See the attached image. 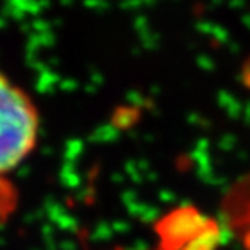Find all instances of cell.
I'll return each instance as SVG.
<instances>
[{"label": "cell", "instance_id": "cell-1", "mask_svg": "<svg viewBox=\"0 0 250 250\" xmlns=\"http://www.w3.org/2000/svg\"><path fill=\"white\" fill-rule=\"evenodd\" d=\"M38 132L39 116L31 98L0 72V176L29 156Z\"/></svg>", "mask_w": 250, "mask_h": 250}, {"label": "cell", "instance_id": "cell-2", "mask_svg": "<svg viewBox=\"0 0 250 250\" xmlns=\"http://www.w3.org/2000/svg\"><path fill=\"white\" fill-rule=\"evenodd\" d=\"M207 221L208 219H205L193 207L172 211L158 224V231L163 239V250H177L184 244L190 242L202 232Z\"/></svg>", "mask_w": 250, "mask_h": 250}, {"label": "cell", "instance_id": "cell-3", "mask_svg": "<svg viewBox=\"0 0 250 250\" xmlns=\"http://www.w3.org/2000/svg\"><path fill=\"white\" fill-rule=\"evenodd\" d=\"M219 241H221V229L214 219H208L202 232L192 239L184 250H216Z\"/></svg>", "mask_w": 250, "mask_h": 250}, {"label": "cell", "instance_id": "cell-4", "mask_svg": "<svg viewBox=\"0 0 250 250\" xmlns=\"http://www.w3.org/2000/svg\"><path fill=\"white\" fill-rule=\"evenodd\" d=\"M10 192H5L3 187H2V184H0V211H2L3 208H8V205H5L7 203V200H10Z\"/></svg>", "mask_w": 250, "mask_h": 250}, {"label": "cell", "instance_id": "cell-5", "mask_svg": "<svg viewBox=\"0 0 250 250\" xmlns=\"http://www.w3.org/2000/svg\"><path fill=\"white\" fill-rule=\"evenodd\" d=\"M242 78H244V83H246V86L250 88V61L246 63V67H244Z\"/></svg>", "mask_w": 250, "mask_h": 250}, {"label": "cell", "instance_id": "cell-6", "mask_svg": "<svg viewBox=\"0 0 250 250\" xmlns=\"http://www.w3.org/2000/svg\"><path fill=\"white\" fill-rule=\"evenodd\" d=\"M244 246H246L247 250H250V231L244 234Z\"/></svg>", "mask_w": 250, "mask_h": 250}]
</instances>
